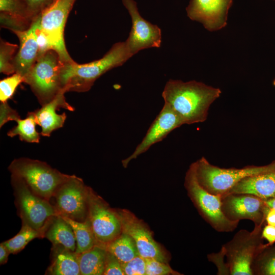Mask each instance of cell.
Segmentation results:
<instances>
[{"label": "cell", "mask_w": 275, "mask_h": 275, "mask_svg": "<svg viewBox=\"0 0 275 275\" xmlns=\"http://www.w3.org/2000/svg\"><path fill=\"white\" fill-rule=\"evenodd\" d=\"M262 237L268 243V245H272L275 242V227L267 225L262 230Z\"/></svg>", "instance_id": "obj_37"}, {"label": "cell", "mask_w": 275, "mask_h": 275, "mask_svg": "<svg viewBox=\"0 0 275 275\" xmlns=\"http://www.w3.org/2000/svg\"><path fill=\"white\" fill-rule=\"evenodd\" d=\"M248 194L264 201L273 198L275 197V171L246 177L226 194Z\"/></svg>", "instance_id": "obj_19"}, {"label": "cell", "mask_w": 275, "mask_h": 275, "mask_svg": "<svg viewBox=\"0 0 275 275\" xmlns=\"http://www.w3.org/2000/svg\"><path fill=\"white\" fill-rule=\"evenodd\" d=\"M104 275H124L121 263L112 253L107 251L106 256Z\"/></svg>", "instance_id": "obj_34"}, {"label": "cell", "mask_w": 275, "mask_h": 275, "mask_svg": "<svg viewBox=\"0 0 275 275\" xmlns=\"http://www.w3.org/2000/svg\"><path fill=\"white\" fill-rule=\"evenodd\" d=\"M266 205L275 209V197L265 201Z\"/></svg>", "instance_id": "obj_40"}, {"label": "cell", "mask_w": 275, "mask_h": 275, "mask_svg": "<svg viewBox=\"0 0 275 275\" xmlns=\"http://www.w3.org/2000/svg\"><path fill=\"white\" fill-rule=\"evenodd\" d=\"M222 210L231 221L249 219L255 226L263 225L268 206L265 201L248 194H229L221 196Z\"/></svg>", "instance_id": "obj_12"}, {"label": "cell", "mask_w": 275, "mask_h": 275, "mask_svg": "<svg viewBox=\"0 0 275 275\" xmlns=\"http://www.w3.org/2000/svg\"><path fill=\"white\" fill-rule=\"evenodd\" d=\"M63 63L57 52L50 50L38 58L24 82L29 85L38 101L43 105L62 91L61 70Z\"/></svg>", "instance_id": "obj_7"}, {"label": "cell", "mask_w": 275, "mask_h": 275, "mask_svg": "<svg viewBox=\"0 0 275 275\" xmlns=\"http://www.w3.org/2000/svg\"><path fill=\"white\" fill-rule=\"evenodd\" d=\"M107 251L105 246L96 244L91 249L78 254L80 275L103 274Z\"/></svg>", "instance_id": "obj_23"}, {"label": "cell", "mask_w": 275, "mask_h": 275, "mask_svg": "<svg viewBox=\"0 0 275 275\" xmlns=\"http://www.w3.org/2000/svg\"><path fill=\"white\" fill-rule=\"evenodd\" d=\"M146 275L180 274L166 263L153 258H145Z\"/></svg>", "instance_id": "obj_31"}, {"label": "cell", "mask_w": 275, "mask_h": 275, "mask_svg": "<svg viewBox=\"0 0 275 275\" xmlns=\"http://www.w3.org/2000/svg\"><path fill=\"white\" fill-rule=\"evenodd\" d=\"M29 18L33 21L42 12L51 6L56 0H22Z\"/></svg>", "instance_id": "obj_32"}, {"label": "cell", "mask_w": 275, "mask_h": 275, "mask_svg": "<svg viewBox=\"0 0 275 275\" xmlns=\"http://www.w3.org/2000/svg\"><path fill=\"white\" fill-rule=\"evenodd\" d=\"M88 189L81 178L71 175L58 188L50 199L56 215L75 221H86L88 214Z\"/></svg>", "instance_id": "obj_9"}, {"label": "cell", "mask_w": 275, "mask_h": 275, "mask_svg": "<svg viewBox=\"0 0 275 275\" xmlns=\"http://www.w3.org/2000/svg\"><path fill=\"white\" fill-rule=\"evenodd\" d=\"M184 124L181 117L171 107L164 104L141 143L130 156L122 160L124 168H126L131 160L146 152L153 145L161 141L172 131Z\"/></svg>", "instance_id": "obj_16"}, {"label": "cell", "mask_w": 275, "mask_h": 275, "mask_svg": "<svg viewBox=\"0 0 275 275\" xmlns=\"http://www.w3.org/2000/svg\"><path fill=\"white\" fill-rule=\"evenodd\" d=\"M18 113L11 108L7 102H1L0 105V127L10 121H16L20 119Z\"/></svg>", "instance_id": "obj_35"}, {"label": "cell", "mask_w": 275, "mask_h": 275, "mask_svg": "<svg viewBox=\"0 0 275 275\" xmlns=\"http://www.w3.org/2000/svg\"><path fill=\"white\" fill-rule=\"evenodd\" d=\"M52 260L47 274L80 275L78 254L61 247L52 248Z\"/></svg>", "instance_id": "obj_22"}, {"label": "cell", "mask_w": 275, "mask_h": 275, "mask_svg": "<svg viewBox=\"0 0 275 275\" xmlns=\"http://www.w3.org/2000/svg\"><path fill=\"white\" fill-rule=\"evenodd\" d=\"M121 266L125 275H146V259L140 255L121 263Z\"/></svg>", "instance_id": "obj_33"}, {"label": "cell", "mask_w": 275, "mask_h": 275, "mask_svg": "<svg viewBox=\"0 0 275 275\" xmlns=\"http://www.w3.org/2000/svg\"><path fill=\"white\" fill-rule=\"evenodd\" d=\"M18 46L16 44L1 40L0 71L6 75L15 73L14 68L15 53Z\"/></svg>", "instance_id": "obj_29"}, {"label": "cell", "mask_w": 275, "mask_h": 275, "mask_svg": "<svg viewBox=\"0 0 275 275\" xmlns=\"http://www.w3.org/2000/svg\"><path fill=\"white\" fill-rule=\"evenodd\" d=\"M75 1L56 0L40 14V28L63 64L74 62L66 48L64 32L67 17Z\"/></svg>", "instance_id": "obj_11"}, {"label": "cell", "mask_w": 275, "mask_h": 275, "mask_svg": "<svg viewBox=\"0 0 275 275\" xmlns=\"http://www.w3.org/2000/svg\"><path fill=\"white\" fill-rule=\"evenodd\" d=\"M274 1H275V0H274Z\"/></svg>", "instance_id": "obj_41"}, {"label": "cell", "mask_w": 275, "mask_h": 275, "mask_svg": "<svg viewBox=\"0 0 275 275\" xmlns=\"http://www.w3.org/2000/svg\"><path fill=\"white\" fill-rule=\"evenodd\" d=\"M265 221L267 224L275 227V209L268 207L265 214Z\"/></svg>", "instance_id": "obj_39"}, {"label": "cell", "mask_w": 275, "mask_h": 275, "mask_svg": "<svg viewBox=\"0 0 275 275\" xmlns=\"http://www.w3.org/2000/svg\"><path fill=\"white\" fill-rule=\"evenodd\" d=\"M233 0H190L186 8L187 16L201 23L207 31L214 32L227 24Z\"/></svg>", "instance_id": "obj_15"}, {"label": "cell", "mask_w": 275, "mask_h": 275, "mask_svg": "<svg viewBox=\"0 0 275 275\" xmlns=\"http://www.w3.org/2000/svg\"><path fill=\"white\" fill-rule=\"evenodd\" d=\"M24 77L21 75L14 73L11 76L5 78L0 81V100L1 102H7L13 95L17 87Z\"/></svg>", "instance_id": "obj_30"}, {"label": "cell", "mask_w": 275, "mask_h": 275, "mask_svg": "<svg viewBox=\"0 0 275 275\" xmlns=\"http://www.w3.org/2000/svg\"><path fill=\"white\" fill-rule=\"evenodd\" d=\"M222 93L214 88L196 80L169 79L162 93L164 104L171 107L184 124L204 122L211 104Z\"/></svg>", "instance_id": "obj_1"}, {"label": "cell", "mask_w": 275, "mask_h": 275, "mask_svg": "<svg viewBox=\"0 0 275 275\" xmlns=\"http://www.w3.org/2000/svg\"><path fill=\"white\" fill-rule=\"evenodd\" d=\"M43 237L44 234L42 232L22 224L20 230L15 236L2 243L11 254H15L22 251L34 239Z\"/></svg>", "instance_id": "obj_27"}, {"label": "cell", "mask_w": 275, "mask_h": 275, "mask_svg": "<svg viewBox=\"0 0 275 275\" xmlns=\"http://www.w3.org/2000/svg\"><path fill=\"white\" fill-rule=\"evenodd\" d=\"M15 204L22 224L44 234L52 217L56 215L51 203L34 193L20 177L11 174Z\"/></svg>", "instance_id": "obj_6"}, {"label": "cell", "mask_w": 275, "mask_h": 275, "mask_svg": "<svg viewBox=\"0 0 275 275\" xmlns=\"http://www.w3.org/2000/svg\"><path fill=\"white\" fill-rule=\"evenodd\" d=\"M89 219L97 244L105 247L122 233L120 219L116 211L89 187Z\"/></svg>", "instance_id": "obj_10"}, {"label": "cell", "mask_w": 275, "mask_h": 275, "mask_svg": "<svg viewBox=\"0 0 275 275\" xmlns=\"http://www.w3.org/2000/svg\"><path fill=\"white\" fill-rule=\"evenodd\" d=\"M263 225L255 226L253 231H238L231 240L222 246L231 275H253V262L268 245L263 243Z\"/></svg>", "instance_id": "obj_5"}, {"label": "cell", "mask_w": 275, "mask_h": 275, "mask_svg": "<svg viewBox=\"0 0 275 275\" xmlns=\"http://www.w3.org/2000/svg\"><path fill=\"white\" fill-rule=\"evenodd\" d=\"M37 40L39 49L38 57L48 50L52 49V45L47 36L40 28V23L37 31Z\"/></svg>", "instance_id": "obj_36"}, {"label": "cell", "mask_w": 275, "mask_h": 275, "mask_svg": "<svg viewBox=\"0 0 275 275\" xmlns=\"http://www.w3.org/2000/svg\"><path fill=\"white\" fill-rule=\"evenodd\" d=\"M267 245L255 258L253 275H275V246Z\"/></svg>", "instance_id": "obj_28"}, {"label": "cell", "mask_w": 275, "mask_h": 275, "mask_svg": "<svg viewBox=\"0 0 275 275\" xmlns=\"http://www.w3.org/2000/svg\"><path fill=\"white\" fill-rule=\"evenodd\" d=\"M16 122L17 125L7 133L9 136L12 138L18 135L22 141L36 143L39 142L40 135L36 129L37 124L33 112L28 113L25 119L20 118Z\"/></svg>", "instance_id": "obj_26"}, {"label": "cell", "mask_w": 275, "mask_h": 275, "mask_svg": "<svg viewBox=\"0 0 275 275\" xmlns=\"http://www.w3.org/2000/svg\"><path fill=\"white\" fill-rule=\"evenodd\" d=\"M0 11L1 25L12 31H24L33 22L22 0H0Z\"/></svg>", "instance_id": "obj_20"}, {"label": "cell", "mask_w": 275, "mask_h": 275, "mask_svg": "<svg viewBox=\"0 0 275 275\" xmlns=\"http://www.w3.org/2000/svg\"><path fill=\"white\" fill-rule=\"evenodd\" d=\"M40 23L39 15L33 21L28 29L24 31H13L19 40L18 50L14 59L15 71L24 77L38 57L37 31Z\"/></svg>", "instance_id": "obj_17"}, {"label": "cell", "mask_w": 275, "mask_h": 275, "mask_svg": "<svg viewBox=\"0 0 275 275\" xmlns=\"http://www.w3.org/2000/svg\"><path fill=\"white\" fill-rule=\"evenodd\" d=\"M185 187L199 213L210 226L218 232H230L239 222L227 218L222 210L221 196L211 194L199 182L193 163L187 171Z\"/></svg>", "instance_id": "obj_8"}, {"label": "cell", "mask_w": 275, "mask_h": 275, "mask_svg": "<svg viewBox=\"0 0 275 275\" xmlns=\"http://www.w3.org/2000/svg\"><path fill=\"white\" fill-rule=\"evenodd\" d=\"M122 2L132 21L131 29L125 42L132 56L144 49L159 47L161 43L160 29L141 16L134 0Z\"/></svg>", "instance_id": "obj_13"}, {"label": "cell", "mask_w": 275, "mask_h": 275, "mask_svg": "<svg viewBox=\"0 0 275 275\" xmlns=\"http://www.w3.org/2000/svg\"><path fill=\"white\" fill-rule=\"evenodd\" d=\"M8 169L21 178L34 193L49 202L58 188L71 176L44 161L25 157L14 159Z\"/></svg>", "instance_id": "obj_4"}, {"label": "cell", "mask_w": 275, "mask_h": 275, "mask_svg": "<svg viewBox=\"0 0 275 275\" xmlns=\"http://www.w3.org/2000/svg\"><path fill=\"white\" fill-rule=\"evenodd\" d=\"M116 211L121 222L122 232L133 239L139 255L144 258H153L166 263L164 253L145 225L126 210Z\"/></svg>", "instance_id": "obj_14"}, {"label": "cell", "mask_w": 275, "mask_h": 275, "mask_svg": "<svg viewBox=\"0 0 275 275\" xmlns=\"http://www.w3.org/2000/svg\"><path fill=\"white\" fill-rule=\"evenodd\" d=\"M11 254L6 246L3 243L0 244V264L4 265L7 262L9 254Z\"/></svg>", "instance_id": "obj_38"}, {"label": "cell", "mask_w": 275, "mask_h": 275, "mask_svg": "<svg viewBox=\"0 0 275 275\" xmlns=\"http://www.w3.org/2000/svg\"><path fill=\"white\" fill-rule=\"evenodd\" d=\"M65 93L62 90L53 99L33 112L37 125L41 127L42 135L49 136L53 131L63 126L66 115L65 113L59 114L57 110L60 108L70 111L74 110L66 101L64 96Z\"/></svg>", "instance_id": "obj_18"}, {"label": "cell", "mask_w": 275, "mask_h": 275, "mask_svg": "<svg viewBox=\"0 0 275 275\" xmlns=\"http://www.w3.org/2000/svg\"><path fill=\"white\" fill-rule=\"evenodd\" d=\"M71 226L75 236L76 248L75 253L80 254L91 249L97 244L89 219L83 222L75 221L63 217Z\"/></svg>", "instance_id": "obj_24"}, {"label": "cell", "mask_w": 275, "mask_h": 275, "mask_svg": "<svg viewBox=\"0 0 275 275\" xmlns=\"http://www.w3.org/2000/svg\"><path fill=\"white\" fill-rule=\"evenodd\" d=\"M106 248L121 263L127 262L140 255L133 239L124 232L107 244Z\"/></svg>", "instance_id": "obj_25"}, {"label": "cell", "mask_w": 275, "mask_h": 275, "mask_svg": "<svg viewBox=\"0 0 275 275\" xmlns=\"http://www.w3.org/2000/svg\"><path fill=\"white\" fill-rule=\"evenodd\" d=\"M132 56L124 41L116 43L102 58L92 62L63 64L61 70L62 89L65 92L88 91L102 74L122 66Z\"/></svg>", "instance_id": "obj_2"}, {"label": "cell", "mask_w": 275, "mask_h": 275, "mask_svg": "<svg viewBox=\"0 0 275 275\" xmlns=\"http://www.w3.org/2000/svg\"><path fill=\"white\" fill-rule=\"evenodd\" d=\"M44 237L52 243V247H61L75 252L76 241L71 226L58 215L50 221L45 232Z\"/></svg>", "instance_id": "obj_21"}, {"label": "cell", "mask_w": 275, "mask_h": 275, "mask_svg": "<svg viewBox=\"0 0 275 275\" xmlns=\"http://www.w3.org/2000/svg\"><path fill=\"white\" fill-rule=\"evenodd\" d=\"M194 163L199 183L211 194L220 196L246 177L275 171V161L265 166L240 169L222 168L211 164L204 157Z\"/></svg>", "instance_id": "obj_3"}]
</instances>
